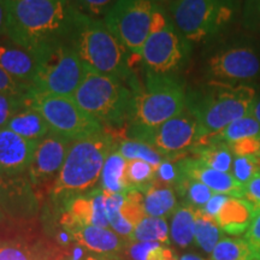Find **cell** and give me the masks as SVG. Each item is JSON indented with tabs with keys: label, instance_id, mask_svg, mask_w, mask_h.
<instances>
[{
	"label": "cell",
	"instance_id": "19",
	"mask_svg": "<svg viewBox=\"0 0 260 260\" xmlns=\"http://www.w3.org/2000/svg\"><path fill=\"white\" fill-rule=\"evenodd\" d=\"M177 162L182 175L201 182L214 193L234 198H243L245 186L237 182L232 174L211 169L194 157L178 159Z\"/></svg>",
	"mask_w": 260,
	"mask_h": 260
},
{
	"label": "cell",
	"instance_id": "42",
	"mask_svg": "<svg viewBox=\"0 0 260 260\" xmlns=\"http://www.w3.org/2000/svg\"><path fill=\"white\" fill-rule=\"evenodd\" d=\"M245 240L254 253L255 260H260V211L254 214V218L245 234Z\"/></svg>",
	"mask_w": 260,
	"mask_h": 260
},
{
	"label": "cell",
	"instance_id": "25",
	"mask_svg": "<svg viewBox=\"0 0 260 260\" xmlns=\"http://www.w3.org/2000/svg\"><path fill=\"white\" fill-rule=\"evenodd\" d=\"M128 160L117 151H112L104 164L102 177H100V189L109 193H123L128 189L125 172Z\"/></svg>",
	"mask_w": 260,
	"mask_h": 260
},
{
	"label": "cell",
	"instance_id": "29",
	"mask_svg": "<svg viewBox=\"0 0 260 260\" xmlns=\"http://www.w3.org/2000/svg\"><path fill=\"white\" fill-rule=\"evenodd\" d=\"M223 230L212 217L203 210L197 209L195 213V237L194 241L205 252L211 253L223 236Z\"/></svg>",
	"mask_w": 260,
	"mask_h": 260
},
{
	"label": "cell",
	"instance_id": "52",
	"mask_svg": "<svg viewBox=\"0 0 260 260\" xmlns=\"http://www.w3.org/2000/svg\"><path fill=\"white\" fill-rule=\"evenodd\" d=\"M259 165H260V159H259Z\"/></svg>",
	"mask_w": 260,
	"mask_h": 260
},
{
	"label": "cell",
	"instance_id": "9",
	"mask_svg": "<svg viewBox=\"0 0 260 260\" xmlns=\"http://www.w3.org/2000/svg\"><path fill=\"white\" fill-rule=\"evenodd\" d=\"M27 106L37 110L44 117L52 132L71 141L105 130L102 123L81 109L73 96L53 95L30 90L27 94Z\"/></svg>",
	"mask_w": 260,
	"mask_h": 260
},
{
	"label": "cell",
	"instance_id": "8",
	"mask_svg": "<svg viewBox=\"0 0 260 260\" xmlns=\"http://www.w3.org/2000/svg\"><path fill=\"white\" fill-rule=\"evenodd\" d=\"M235 0H174L171 21L189 42L214 37L233 21Z\"/></svg>",
	"mask_w": 260,
	"mask_h": 260
},
{
	"label": "cell",
	"instance_id": "22",
	"mask_svg": "<svg viewBox=\"0 0 260 260\" xmlns=\"http://www.w3.org/2000/svg\"><path fill=\"white\" fill-rule=\"evenodd\" d=\"M142 194L146 216L165 219L174 214L178 207L174 188L157 180Z\"/></svg>",
	"mask_w": 260,
	"mask_h": 260
},
{
	"label": "cell",
	"instance_id": "21",
	"mask_svg": "<svg viewBox=\"0 0 260 260\" xmlns=\"http://www.w3.org/2000/svg\"><path fill=\"white\" fill-rule=\"evenodd\" d=\"M254 214V209L245 198L229 197L214 217V220L224 233L237 236L246 234Z\"/></svg>",
	"mask_w": 260,
	"mask_h": 260
},
{
	"label": "cell",
	"instance_id": "13",
	"mask_svg": "<svg viewBox=\"0 0 260 260\" xmlns=\"http://www.w3.org/2000/svg\"><path fill=\"white\" fill-rule=\"evenodd\" d=\"M207 74L217 82H248L260 74V58L251 47L228 48L210 58Z\"/></svg>",
	"mask_w": 260,
	"mask_h": 260
},
{
	"label": "cell",
	"instance_id": "30",
	"mask_svg": "<svg viewBox=\"0 0 260 260\" xmlns=\"http://www.w3.org/2000/svg\"><path fill=\"white\" fill-rule=\"evenodd\" d=\"M117 151L124 157L126 160H144L158 169L159 165L165 160V158L158 151L146 144L144 141L129 138H122L118 140Z\"/></svg>",
	"mask_w": 260,
	"mask_h": 260
},
{
	"label": "cell",
	"instance_id": "47",
	"mask_svg": "<svg viewBox=\"0 0 260 260\" xmlns=\"http://www.w3.org/2000/svg\"><path fill=\"white\" fill-rule=\"evenodd\" d=\"M9 28V0H0V40L6 38Z\"/></svg>",
	"mask_w": 260,
	"mask_h": 260
},
{
	"label": "cell",
	"instance_id": "18",
	"mask_svg": "<svg viewBox=\"0 0 260 260\" xmlns=\"http://www.w3.org/2000/svg\"><path fill=\"white\" fill-rule=\"evenodd\" d=\"M64 230L73 237L74 241L90 252L102 255H116L121 253L128 241L112 229L83 224L64 225Z\"/></svg>",
	"mask_w": 260,
	"mask_h": 260
},
{
	"label": "cell",
	"instance_id": "1",
	"mask_svg": "<svg viewBox=\"0 0 260 260\" xmlns=\"http://www.w3.org/2000/svg\"><path fill=\"white\" fill-rule=\"evenodd\" d=\"M118 140L104 130L73 142L59 175L48 189L57 209L63 212L71 201L96 189L104 164L117 148Z\"/></svg>",
	"mask_w": 260,
	"mask_h": 260
},
{
	"label": "cell",
	"instance_id": "40",
	"mask_svg": "<svg viewBox=\"0 0 260 260\" xmlns=\"http://www.w3.org/2000/svg\"><path fill=\"white\" fill-rule=\"evenodd\" d=\"M181 177V170L178 167L177 160H171V159H165L164 161L159 165L157 169V178L155 180L161 182V183L169 184H176L177 181Z\"/></svg>",
	"mask_w": 260,
	"mask_h": 260
},
{
	"label": "cell",
	"instance_id": "48",
	"mask_svg": "<svg viewBox=\"0 0 260 260\" xmlns=\"http://www.w3.org/2000/svg\"><path fill=\"white\" fill-rule=\"evenodd\" d=\"M249 115H251L253 118L255 119L256 122L260 124V96L255 98L254 103H253L251 111H249Z\"/></svg>",
	"mask_w": 260,
	"mask_h": 260
},
{
	"label": "cell",
	"instance_id": "15",
	"mask_svg": "<svg viewBox=\"0 0 260 260\" xmlns=\"http://www.w3.org/2000/svg\"><path fill=\"white\" fill-rule=\"evenodd\" d=\"M40 210L37 190L28 174L11 177L0 170V212L5 218L30 219Z\"/></svg>",
	"mask_w": 260,
	"mask_h": 260
},
{
	"label": "cell",
	"instance_id": "43",
	"mask_svg": "<svg viewBox=\"0 0 260 260\" xmlns=\"http://www.w3.org/2000/svg\"><path fill=\"white\" fill-rule=\"evenodd\" d=\"M243 198L252 205L254 212L260 211V170L243 188Z\"/></svg>",
	"mask_w": 260,
	"mask_h": 260
},
{
	"label": "cell",
	"instance_id": "46",
	"mask_svg": "<svg viewBox=\"0 0 260 260\" xmlns=\"http://www.w3.org/2000/svg\"><path fill=\"white\" fill-rule=\"evenodd\" d=\"M228 198H229V195L214 193L213 197L209 200V203L205 205L203 211L209 214V216L212 217V218H214V217L217 216V213L219 212L220 207L223 206V204L225 203V200L228 199Z\"/></svg>",
	"mask_w": 260,
	"mask_h": 260
},
{
	"label": "cell",
	"instance_id": "6",
	"mask_svg": "<svg viewBox=\"0 0 260 260\" xmlns=\"http://www.w3.org/2000/svg\"><path fill=\"white\" fill-rule=\"evenodd\" d=\"M133 96L134 89H129L123 81L90 71L73 95L81 109L111 128L126 124Z\"/></svg>",
	"mask_w": 260,
	"mask_h": 260
},
{
	"label": "cell",
	"instance_id": "36",
	"mask_svg": "<svg viewBox=\"0 0 260 260\" xmlns=\"http://www.w3.org/2000/svg\"><path fill=\"white\" fill-rule=\"evenodd\" d=\"M27 94L0 93V129L5 128L10 119L27 106Z\"/></svg>",
	"mask_w": 260,
	"mask_h": 260
},
{
	"label": "cell",
	"instance_id": "27",
	"mask_svg": "<svg viewBox=\"0 0 260 260\" xmlns=\"http://www.w3.org/2000/svg\"><path fill=\"white\" fill-rule=\"evenodd\" d=\"M259 135L260 124L251 115H247L245 117H242V118L233 122L232 124L228 125L225 129H223L222 132L218 133V134L204 139L200 144H207V142H224V144L226 145H233L242 139Z\"/></svg>",
	"mask_w": 260,
	"mask_h": 260
},
{
	"label": "cell",
	"instance_id": "10",
	"mask_svg": "<svg viewBox=\"0 0 260 260\" xmlns=\"http://www.w3.org/2000/svg\"><path fill=\"white\" fill-rule=\"evenodd\" d=\"M159 0H117L105 16L107 28L124 46L130 60L141 61V52L151 34V24Z\"/></svg>",
	"mask_w": 260,
	"mask_h": 260
},
{
	"label": "cell",
	"instance_id": "33",
	"mask_svg": "<svg viewBox=\"0 0 260 260\" xmlns=\"http://www.w3.org/2000/svg\"><path fill=\"white\" fill-rule=\"evenodd\" d=\"M134 240L138 242H169V226L164 218L146 216L136 224Z\"/></svg>",
	"mask_w": 260,
	"mask_h": 260
},
{
	"label": "cell",
	"instance_id": "17",
	"mask_svg": "<svg viewBox=\"0 0 260 260\" xmlns=\"http://www.w3.org/2000/svg\"><path fill=\"white\" fill-rule=\"evenodd\" d=\"M59 220L63 226L69 224H83L111 229L106 214L104 190L96 188L90 193L71 201L69 206L61 212Z\"/></svg>",
	"mask_w": 260,
	"mask_h": 260
},
{
	"label": "cell",
	"instance_id": "32",
	"mask_svg": "<svg viewBox=\"0 0 260 260\" xmlns=\"http://www.w3.org/2000/svg\"><path fill=\"white\" fill-rule=\"evenodd\" d=\"M175 189L186 200L184 204L191 205L195 209L199 210L204 209L205 205L209 203V200L214 194V191L211 190L207 186H205L204 183L191 180V178L182 174L180 180L175 184Z\"/></svg>",
	"mask_w": 260,
	"mask_h": 260
},
{
	"label": "cell",
	"instance_id": "7",
	"mask_svg": "<svg viewBox=\"0 0 260 260\" xmlns=\"http://www.w3.org/2000/svg\"><path fill=\"white\" fill-rule=\"evenodd\" d=\"M38 70L31 90L73 96L87 74L82 61L67 39L52 41L35 50Z\"/></svg>",
	"mask_w": 260,
	"mask_h": 260
},
{
	"label": "cell",
	"instance_id": "16",
	"mask_svg": "<svg viewBox=\"0 0 260 260\" xmlns=\"http://www.w3.org/2000/svg\"><path fill=\"white\" fill-rule=\"evenodd\" d=\"M38 141L16 134L8 128L0 129V170L11 177L27 175Z\"/></svg>",
	"mask_w": 260,
	"mask_h": 260
},
{
	"label": "cell",
	"instance_id": "28",
	"mask_svg": "<svg viewBox=\"0 0 260 260\" xmlns=\"http://www.w3.org/2000/svg\"><path fill=\"white\" fill-rule=\"evenodd\" d=\"M105 193V206L106 214L109 218V223L111 229L119 236L124 237L126 241H135L134 240V230L135 226L126 220L121 212L123 204H124L125 197L124 191L123 193Z\"/></svg>",
	"mask_w": 260,
	"mask_h": 260
},
{
	"label": "cell",
	"instance_id": "37",
	"mask_svg": "<svg viewBox=\"0 0 260 260\" xmlns=\"http://www.w3.org/2000/svg\"><path fill=\"white\" fill-rule=\"evenodd\" d=\"M259 170V159L252 157H239V155L234 157L232 175L242 186L248 183Z\"/></svg>",
	"mask_w": 260,
	"mask_h": 260
},
{
	"label": "cell",
	"instance_id": "12",
	"mask_svg": "<svg viewBox=\"0 0 260 260\" xmlns=\"http://www.w3.org/2000/svg\"><path fill=\"white\" fill-rule=\"evenodd\" d=\"M140 141H144L158 151L165 159L176 160L190 152L201 141L197 118L187 109L149 132Z\"/></svg>",
	"mask_w": 260,
	"mask_h": 260
},
{
	"label": "cell",
	"instance_id": "39",
	"mask_svg": "<svg viewBox=\"0 0 260 260\" xmlns=\"http://www.w3.org/2000/svg\"><path fill=\"white\" fill-rule=\"evenodd\" d=\"M229 146L232 148L234 155L260 159V135L242 139Z\"/></svg>",
	"mask_w": 260,
	"mask_h": 260
},
{
	"label": "cell",
	"instance_id": "20",
	"mask_svg": "<svg viewBox=\"0 0 260 260\" xmlns=\"http://www.w3.org/2000/svg\"><path fill=\"white\" fill-rule=\"evenodd\" d=\"M0 67L15 80L31 88L38 70V54L4 38L0 40Z\"/></svg>",
	"mask_w": 260,
	"mask_h": 260
},
{
	"label": "cell",
	"instance_id": "41",
	"mask_svg": "<svg viewBox=\"0 0 260 260\" xmlns=\"http://www.w3.org/2000/svg\"><path fill=\"white\" fill-rule=\"evenodd\" d=\"M31 90L28 84H24L11 77L0 67V93L27 94Z\"/></svg>",
	"mask_w": 260,
	"mask_h": 260
},
{
	"label": "cell",
	"instance_id": "4",
	"mask_svg": "<svg viewBox=\"0 0 260 260\" xmlns=\"http://www.w3.org/2000/svg\"><path fill=\"white\" fill-rule=\"evenodd\" d=\"M187 100L183 84L171 75L146 73L144 86L134 89L126 135L129 139L141 140L147 133L184 111Z\"/></svg>",
	"mask_w": 260,
	"mask_h": 260
},
{
	"label": "cell",
	"instance_id": "5",
	"mask_svg": "<svg viewBox=\"0 0 260 260\" xmlns=\"http://www.w3.org/2000/svg\"><path fill=\"white\" fill-rule=\"evenodd\" d=\"M211 86L212 88L201 96L187 100V109L199 124L201 141L218 134L233 122L249 115L256 98L254 88L246 83L213 81Z\"/></svg>",
	"mask_w": 260,
	"mask_h": 260
},
{
	"label": "cell",
	"instance_id": "45",
	"mask_svg": "<svg viewBox=\"0 0 260 260\" xmlns=\"http://www.w3.org/2000/svg\"><path fill=\"white\" fill-rule=\"evenodd\" d=\"M0 260H34L27 249L18 245H0Z\"/></svg>",
	"mask_w": 260,
	"mask_h": 260
},
{
	"label": "cell",
	"instance_id": "3",
	"mask_svg": "<svg viewBox=\"0 0 260 260\" xmlns=\"http://www.w3.org/2000/svg\"><path fill=\"white\" fill-rule=\"evenodd\" d=\"M74 9L70 0H9L6 38L31 51L65 39Z\"/></svg>",
	"mask_w": 260,
	"mask_h": 260
},
{
	"label": "cell",
	"instance_id": "31",
	"mask_svg": "<svg viewBox=\"0 0 260 260\" xmlns=\"http://www.w3.org/2000/svg\"><path fill=\"white\" fill-rule=\"evenodd\" d=\"M210 260H255V256L245 239L224 237L211 252Z\"/></svg>",
	"mask_w": 260,
	"mask_h": 260
},
{
	"label": "cell",
	"instance_id": "44",
	"mask_svg": "<svg viewBox=\"0 0 260 260\" xmlns=\"http://www.w3.org/2000/svg\"><path fill=\"white\" fill-rule=\"evenodd\" d=\"M243 21L246 27L260 30V0H246L243 6Z\"/></svg>",
	"mask_w": 260,
	"mask_h": 260
},
{
	"label": "cell",
	"instance_id": "38",
	"mask_svg": "<svg viewBox=\"0 0 260 260\" xmlns=\"http://www.w3.org/2000/svg\"><path fill=\"white\" fill-rule=\"evenodd\" d=\"M71 4L82 14L95 18L106 16L117 0H70Z\"/></svg>",
	"mask_w": 260,
	"mask_h": 260
},
{
	"label": "cell",
	"instance_id": "24",
	"mask_svg": "<svg viewBox=\"0 0 260 260\" xmlns=\"http://www.w3.org/2000/svg\"><path fill=\"white\" fill-rule=\"evenodd\" d=\"M190 153L205 165L217 171L232 174L234 155L229 145L224 142H207L197 145Z\"/></svg>",
	"mask_w": 260,
	"mask_h": 260
},
{
	"label": "cell",
	"instance_id": "2",
	"mask_svg": "<svg viewBox=\"0 0 260 260\" xmlns=\"http://www.w3.org/2000/svg\"><path fill=\"white\" fill-rule=\"evenodd\" d=\"M65 39L87 71L107 75L123 82L132 79L129 53L104 21L84 15L75 8Z\"/></svg>",
	"mask_w": 260,
	"mask_h": 260
},
{
	"label": "cell",
	"instance_id": "26",
	"mask_svg": "<svg viewBox=\"0 0 260 260\" xmlns=\"http://www.w3.org/2000/svg\"><path fill=\"white\" fill-rule=\"evenodd\" d=\"M195 213L197 209L191 205L182 204L172 214L170 234L172 241L180 247H187L195 237Z\"/></svg>",
	"mask_w": 260,
	"mask_h": 260
},
{
	"label": "cell",
	"instance_id": "11",
	"mask_svg": "<svg viewBox=\"0 0 260 260\" xmlns=\"http://www.w3.org/2000/svg\"><path fill=\"white\" fill-rule=\"evenodd\" d=\"M190 47L170 21L167 27L151 32L141 52V61L147 73L171 75L187 60Z\"/></svg>",
	"mask_w": 260,
	"mask_h": 260
},
{
	"label": "cell",
	"instance_id": "35",
	"mask_svg": "<svg viewBox=\"0 0 260 260\" xmlns=\"http://www.w3.org/2000/svg\"><path fill=\"white\" fill-rule=\"evenodd\" d=\"M132 260H178L160 242H136L129 247Z\"/></svg>",
	"mask_w": 260,
	"mask_h": 260
},
{
	"label": "cell",
	"instance_id": "49",
	"mask_svg": "<svg viewBox=\"0 0 260 260\" xmlns=\"http://www.w3.org/2000/svg\"><path fill=\"white\" fill-rule=\"evenodd\" d=\"M178 260H206V259H204V258H201V256H199V255H197V254H184V255H182L180 259Z\"/></svg>",
	"mask_w": 260,
	"mask_h": 260
},
{
	"label": "cell",
	"instance_id": "51",
	"mask_svg": "<svg viewBox=\"0 0 260 260\" xmlns=\"http://www.w3.org/2000/svg\"><path fill=\"white\" fill-rule=\"evenodd\" d=\"M84 260H99V259H96V258H92V256H88V258H86Z\"/></svg>",
	"mask_w": 260,
	"mask_h": 260
},
{
	"label": "cell",
	"instance_id": "23",
	"mask_svg": "<svg viewBox=\"0 0 260 260\" xmlns=\"http://www.w3.org/2000/svg\"><path fill=\"white\" fill-rule=\"evenodd\" d=\"M5 128L32 141H40L52 133L44 117L30 106H25L23 110L16 113Z\"/></svg>",
	"mask_w": 260,
	"mask_h": 260
},
{
	"label": "cell",
	"instance_id": "50",
	"mask_svg": "<svg viewBox=\"0 0 260 260\" xmlns=\"http://www.w3.org/2000/svg\"><path fill=\"white\" fill-rule=\"evenodd\" d=\"M5 219V217H4V214H3L2 212H0V222H2V220H4Z\"/></svg>",
	"mask_w": 260,
	"mask_h": 260
},
{
	"label": "cell",
	"instance_id": "14",
	"mask_svg": "<svg viewBox=\"0 0 260 260\" xmlns=\"http://www.w3.org/2000/svg\"><path fill=\"white\" fill-rule=\"evenodd\" d=\"M74 141L56 133H50L46 138L38 141L32 157L28 177L34 188L53 183L63 168Z\"/></svg>",
	"mask_w": 260,
	"mask_h": 260
},
{
	"label": "cell",
	"instance_id": "34",
	"mask_svg": "<svg viewBox=\"0 0 260 260\" xmlns=\"http://www.w3.org/2000/svg\"><path fill=\"white\" fill-rule=\"evenodd\" d=\"M128 189L144 191L157 178V169L144 160H130L125 172Z\"/></svg>",
	"mask_w": 260,
	"mask_h": 260
}]
</instances>
